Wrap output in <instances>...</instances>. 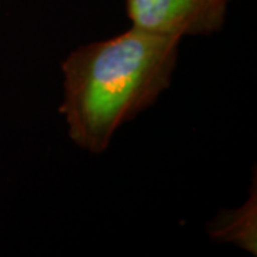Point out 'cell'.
Wrapping results in <instances>:
<instances>
[{"label": "cell", "instance_id": "6da1fadb", "mask_svg": "<svg viewBox=\"0 0 257 257\" xmlns=\"http://www.w3.org/2000/svg\"><path fill=\"white\" fill-rule=\"evenodd\" d=\"M183 39L130 28L74 47L60 63L62 114L69 140L101 155L126 123L172 86Z\"/></svg>", "mask_w": 257, "mask_h": 257}, {"label": "cell", "instance_id": "7a4b0ae2", "mask_svg": "<svg viewBox=\"0 0 257 257\" xmlns=\"http://www.w3.org/2000/svg\"><path fill=\"white\" fill-rule=\"evenodd\" d=\"M234 0H124L130 26L162 36L203 37L219 33Z\"/></svg>", "mask_w": 257, "mask_h": 257}, {"label": "cell", "instance_id": "3957f363", "mask_svg": "<svg viewBox=\"0 0 257 257\" xmlns=\"http://www.w3.org/2000/svg\"><path fill=\"white\" fill-rule=\"evenodd\" d=\"M211 241L231 244L251 256L257 254V179L256 170L246 200L236 207L221 209L207 224Z\"/></svg>", "mask_w": 257, "mask_h": 257}]
</instances>
